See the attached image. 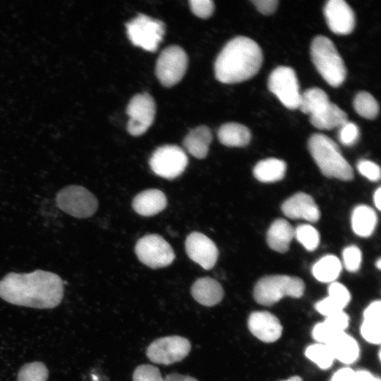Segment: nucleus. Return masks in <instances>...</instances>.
<instances>
[{"label": "nucleus", "mask_w": 381, "mask_h": 381, "mask_svg": "<svg viewBox=\"0 0 381 381\" xmlns=\"http://www.w3.org/2000/svg\"><path fill=\"white\" fill-rule=\"evenodd\" d=\"M63 296L64 282L51 272H11L0 280V298L13 305L50 309L59 305Z\"/></svg>", "instance_id": "f257e3e1"}, {"label": "nucleus", "mask_w": 381, "mask_h": 381, "mask_svg": "<svg viewBox=\"0 0 381 381\" xmlns=\"http://www.w3.org/2000/svg\"><path fill=\"white\" fill-rule=\"evenodd\" d=\"M262 60L258 43L249 37L238 36L229 41L217 56L214 75L223 83H241L257 74Z\"/></svg>", "instance_id": "f03ea898"}, {"label": "nucleus", "mask_w": 381, "mask_h": 381, "mask_svg": "<svg viewBox=\"0 0 381 381\" xmlns=\"http://www.w3.org/2000/svg\"><path fill=\"white\" fill-rule=\"evenodd\" d=\"M308 145L311 156L324 176L343 181L353 178L351 167L332 139L322 133H314Z\"/></svg>", "instance_id": "7ed1b4c3"}, {"label": "nucleus", "mask_w": 381, "mask_h": 381, "mask_svg": "<svg viewBox=\"0 0 381 381\" xmlns=\"http://www.w3.org/2000/svg\"><path fill=\"white\" fill-rule=\"evenodd\" d=\"M310 52L322 78L334 87L340 86L346 79V68L332 40L323 35L316 36L311 42Z\"/></svg>", "instance_id": "20e7f679"}, {"label": "nucleus", "mask_w": 381, "mask_h": 381, "mask_svg": "<svg viewBox=\"0 0 381 381\" xmlns=\"http://www.w3.org/2000/svg\"><path fill=\"white\" fill-rule=\"evenodd\" d=\"M305 284L296 277L284 274L265 276L260 279L253 290L255 301L263 306H271L284 296L300 298L303 295Z\"/></svg>", "instance_id": "39448f33"}, {"label": "nucleus", "mask_w": 381, "mask_h": 381, "mask_svg": "<svg viewBox=\"0 0 381 381\" xmlns=\"http://www.w3.org/2000/svg\"><path fill=\"white\" fill-rule=\"evenodd\" d=\"M56 202L62 211L80 219L92 216L98 208V200L95 195L78 185L61 188L56 195Z\"/></svg>", "instance_id": "423d86ee"}, {"label": "nucleus", "mask_w": 381, "mask_h": 381, "mask_svg": "<svg viewBox=\"0 0 381 381\" xmlns=\"http://www.w3.org/2000/svg\"><path fill=\"white\" fill-rule=\"evenodd\" d=\"M126 30L132 44L153 52L162 40L165 26L161 20L140 13L126 23Z\"/></svg>", "instance_id": "0eeeda50"}, {"label": "nucleus", "mask_w": 381, "mask_h": 381, "mask_svg": "<svg viewBox=\"0 0 381 381\" xmlns=\"http://www.w3.org/2000/svg\"><path fill=\"white\" fill-rule=\"evenodd\" d=\"M135 253L142 263L152 269L167 267L175 258L172 247L158 234L140 238L135 246Z\"/></svg>", "instance_id": "6e6552de"}, {"label": "nucleus", "mask_w": 381, "mask_h": 381, "mask_svg": "<svg viewBox=\"0 0 381 381\" xmlns=\"http://www.w3.org/2000/svg\"><path fill=\"white\" fill-rule=\"evenodd\" d=\"M188 56L179 46L171 45L159 54L155 66V73L162 85L170 87L177 84L184 76L188 67Z\"/></svg>", "instance_id": "1a4fd4ad"}, {"label": "nucleus", "mask_w": 381, "mask_h": 381, "mask_svg": "<svg viewBox=\"0 0 381 381\" xmlns=\"http://www.w3.org/2000/svg\"><path fill=\"white\" fill-rule=\"evenodd\" d=\"M267 86L285 107L291 110L298 109L299 83L291 67L280 66L274 69L269 76Z\"/></svg>", "instance_id": "9d476101"}, {"label": "nucleus", "mask_w": 381, "mask_h": 381, "mask_svg": "<svg viewBox=\"0 0 381 381\" xmlns=\"http://www.w3.org/2000/svg\"><path fill=\"white\" fill-rule=\"evenodd\" d=\"M188 162V157L182 148L175 145H165L154 151L149 164L157 176L174 179L184 171Z\"/></svg>", "instance_id": "9b49d317"}, {"label": "nucleus", "mask_w": 381, "mask_h": 381, "mask_svg": "<svg viewBox=\"0 0 381 381\" xmlns=\"http://www.w3.org/2000/svg\"><path fill=\"white\" fill-rule=\"evenodd\" d=\"M191 349L186 338L172 335L153 341L146 350L148 359L157 364L171 365L185 358Z\"/></svg>", "instance_id": "f8f14e48"}, {"label": "nucleus", "mask_w": 381, "mask_h": 381, "mask_svg": "<svg viewBox=\"0 0 381 381\" xmlns=\"http://www.w3.org/2000/svg\"><path fill=\"white\" fill-rule=\"evenodd\" d=\"M126 112L129 116L128 132L133 136L141 135L154 121L156 113L155 100L148 93L137 94L129 101Z\"/></svg>", "instance_id": "ddd939ff"}, {"label": "nucleus", "mask_w": 381, "mask_h": 381, "mask_svg": "<svg viewBox=\"0 0 381 381\" xmlns=\"http://www.w3.org/2000/svg\"><path fill=\"white\" fill-rule=\"evenodd\" d=\"M188 256L205 270L213 268L217 262L219 251L215 243L205 234L194 231L185 241Z\"/></svg>", "instance_id": "4468645a"}, {"label": "nucleus", "mask_w": 381, "mask_h": 381, "mask_svg": "<svg viewBox=\"0 0 381 381\" xmlns=\"http://www.w3.org/2000/svg\"><path fill=\"white\" fill-rule=\"evenodd\" d=\"M324 14L329 28L337 35H349L355 27V15L344 0H329L324 7Z\"/></svg>", "instance_id": "2eb2a0df"}, {"label": "nucleus", "mask_w": 381, "mask_h": 381, "mask_svg": "<svg viewBox=\"0 0 381 381\" xmlns=\"http://www.w3.org/2000/svg\"><path fill=\"white\" fill-rule=\"evenodd\" d=\"M248 327L255 337L266 343L276 341L282 334L280 321L267 311L252 313L248 320Z\"/></svg>", "instance_id": "dca6fc26"}, {"label": "nucleus", "mask_w": 381, "mask_h": 381, "mask_svg": "<svg viewBox=\"0 0 381 381\" xmlns=\"http://www.w3.org/2000/svg\"><path fill=\"white\" fill-rule=\"evenodd\" d=\"M283 213L291 219H303L310 222H317L320 217V210L313 198L303 192L295 193L282 205Z\"/></svg>", "instance_id": "f3484780"}, {"label": "nucleus", "mask_w": 381, "mask_h": 381, "mask_svg": "<svg viewBox=\"0 0 381 381\" xmlns=\"http://www.w3.org/2000/svg\"><path fill=\"white\" fill-rule=\"evenodd\" d=\"M327 291L328 296L315 305V310L325 317L343 311L351 300L348 289L339 282L330 283Z\"/></svg>", "instance_id": "a211bd4d"}, {"label": "nucleus", "mask_w": 381, "mask_h": 381, "mask_svg": "<svg viewBox=\"0 0 381 381\" xmlns=\"http://www.w3.org/2000/svg\"><path fill=\"white\" fill-rule=\"evenodd\" d=\"M193 298L205 306H214L218 304L224 297L222 285L214 279L204 277L194 282L190 288Z\"/></svg>", "instance_id": "6ab92c4d"}, {"label": "nucleus", "mask_w": 381, "mask_h": 381, "mask_svg": "<svg viewBox=\"0 0 381 381\" xmlns=\"http://www.w3.org/2000/svg\"><path fill=\"white\" fill-rule=\"evenodd\" d=\"M349 322V315L344 311L327 316L313 329V338L318 343L328 344L339 334L345 332Z\"/></svg>", "instance_id": "aec40b11"}, {"label": "nucleus", "mask_w": 381, "mask_h": 381, "mask_svg": "<svg viewBox=\"0 0 381 381\" xmlns=\"http://www.w3.org/2000/svg\"><path fill=\"white\" fill-rule=\"evenodd\" d=\"M167 205V197L158 189H147L138 193L133 200L135 212L144 217H151L162 212Z\"/></svg>", "instance_id": "412c9836"}, {"label": "nucleus", "mask_w": 381, "mask_h": 381, "mask_svg": "<svg viewBox=\"0 0 381 381\" xmlns=\"http://www.w3.org/2000/svg\"><path fill=\"white\" fill-rule=\"evenodd\" d=\"M361 334L369 343L379 344L381 342L380 301H373L365 309Z\"/></svg>", "instance_id": "4be33fe9"}, {"label": "nucleus", "mask_w": 381, "mask_h": 381, "mask_svg": "<svg viewBox=\"0 0 381 381\" xmlns=\"http://www.w3.org/2000/svg\"><path fill=\"white\" fill-rule=\"evenodd\" d=\"M212 140L210 129L205 126H198L190 131L185 136L183 145L185 150L198 159L207 157Z\"/></svg>", "instance_id": "5701e85b"}, {"label": "nucleus", "mask_w": 381, "mask_h": 381, "mask_svg": "<svg viewBox=\"0 0 381 381\" xmlns=\"http://www.w3.org/2000/svg\"><path fill=\"white\" fill-rule=\"evenodd\" d=\"M294 238V229L284 219H277L267 233V243L270 248L279 253H285Z\"/></svg>", "instance_id": "b1692460"}, {"label": "nucleus", "mask_w": 381, "mask_h": 381, "mask_svg": "<svg viewBox=\"0 0 381 381\" xmlns=\"http://www.w3.org/2000/svg\"><path fill=\"white\" fill-rule=\"evenodd\" d=\"M334 359L345 364L354 363L359 357L360 349L354 338L345 332L339 334L328 344Z\"/></svg>", "instance_id": "393cba45"}, {"label": "nucleus", "mask_w": 381, "mask_h": 381, "mask_svg": "<svg viewBox=\"0 0 381 381\" xmlns=\"http://www.w3.org/2000/svg\"><path fill=\"white\" fill-rule=\"evenodd\" d=\"M347 121L348 116L346 112L332 102L320 112L310 116V123L321 130L340 128Z\"/></svg>", "instance_id": "a878e982"}, {"label": "nucleus", "mask_w": 381, "mask_h": 381, "mask_svg": "<svg viewBox=\"0 0 381 381\" xmlns=\"http://www.w3.org/2000/svg\"><path fill=\"white\" fill-rule=\"evenodd\" d=\"M377 222L375 210L365 205L356 207L352 212L351 223L353 232L361 237H368L374 231Z\"/></svg>", "instance_id": "bb28decb"}, {"label": "nucleus", "mask_w": 381, "mask_h": 381, "mask_svg": "<svg viewBox=\"0 0 381 381\" xmlns=\"http://www.w3.org/2000/svg\"><path fill=\"white\" fill-rule=\"evenodd\" d=\"M217 136L219 142L225 146L243 147L250 143L251 133L246 126L229 122L220 126Z\"/></svg>", "instance_id": "cd10ccee"}, {"label": "nucleus", "mask_w": 381, "mask_h": 381, "mask_svg": "<svg viewBox=\"0 0 381 381\" xmlns=\"http://www.w3.org/2000/svg\"><path fill=\"white\" fill-rule=\"evenodd\" d=\"M286 164L277 158H268L258 162L253 168L256 179L263 183H273L282 180L286 173Z\"/></svg>", "instance_id": "c85d7f7f"}, {"label": "nucleus", "mask_w": 381, "mask_h": 381, "mask_svg": "<svg viewBox=\"0 0 381 381\" xmlns=\"http://www.w3.org/2000/svg\"><path fill=\"white\" fill-rule=\"evenodd\" d=\"M329 103L327 94L321 88L313 87L301 94L298 109L310 116L320 112Z\"/></svg>", "instance_id": "c756f323"}, {"label": "nucleus", "mask_w": 381, "mask_h": 381, "mask_svg": "<svg viewBox=\"0 0 381 381\" xmlns=\"http://www.w3.org/2000/svg\"><path fill=\"white\" fill-rule=\"evenodd\" d=\"M341 269V261L337 256L327 255L313 265L312 274L319 282L332 283L338 278Z\"/></svg>", "instance_id": "7c9ffc66"}, {"label": "nucleus", "mask_w": 381, "mask_h": 381, "mask_svg": "<svg viewBox=\"0 0 381 381\" xmlns=\"http://www.w3.org/2000/svg\"><path fill=\"white\" fill-rule=\"evenodd\" d=\"M353 107L358 114L367 119L376 118L380 110L377 100L365 91L356 94L353 99Z\"/></svg>", "instance_id": "2f4dec72"}, {"label": "nucleus", "mask_w": 381, "mask_h": 381, "mask_svg": "<svg viewBox=\"0 0 381 381\" xmlns=\"http://www.w3.org/2000/svg\"><path fill=\"white\" fill-rule=\"evenodd\" d=\"M305 356L323 370L330 368L334 360L328 345L322 343L308 346L305 351Z\"/></svg>", "instance_id": "473e14b6"}, {"label": "nucleus", "mask_w": 381, "mask_h": 381, "mask_svg": "<svg viewBox=\"0 0 381 381\" xmlns=\"http://www.w3.org/2000/svg\"><path fill=\"white\" fill-rule=\"evenodd\" d=\"M49 370L45 364L34 361L24 364L18 371L17 381H47Z\"/></svg>", "instance_id": "72a5a7b5"}, {"label": "nucleus", "mask_w": 381, "mask_h": 381, "mask_svg": "<svg viewBox=\"0 0 381 381\" xmlns=\"http://www.w3.org/2000/svg\"><path fill=\"white\" fill-rule=\"evenodd\" d=\"M294 237L309 251L315 250L320 244V234L310 224H303L298 225L294 229Z\"/></svg>", "instance_id": "f704fd0d"}, {"label": "nucleus", "mask_w": 381, "mask_h": 381, "mask_svg": "<svg viewBox=\"0 0 381 381\" xmlns=\"http://www.w3.org/2000/svg\"><path fill=\"white\" fill-rule=\"evenodd\" d=\"M343 262L345 268L351 272L360 269L362 253L358 247L352 245L346 247L342 252Z\"/></svg>", "instance_id": "c9c22d12"}, {"label": "nucleus", "mask_w": 381, "mask_h": 381, "mask_svg": "<svg viewBox=\"0 0 381 381\" xmlns=\"http://www.w3.org/2000/svg\"><path fill=\"white\" fill-rule=\"evenodd\" d=\"M133 381H163L159 370L152 365H138L133 373Z\"/></svg>", "instance_id": "e433bc0d"}, {"label": "nucleus", "mask_w": 381, "mask_h": 381, "mask_svg": "<svg viewBox=\"0 0 381 381\" xmlns=\"http://www.w3.org/2000/svg\"><path fill=\"white\" fill-rule=\"evenodd\" d=\"M359 135L358 127L349 121L339 128V139L344 145H353L357 143Z\"/></svg>", "instance_id": "4c0bfd02"}, {"label": "nucleus", "mask_w": 381, "mask_h": 381, "mask_svg": "<svg viewBox=\"0 0 381 381\" xmlns=\"http://www.w3.org/2000/svg\"><path fill=\"white\" fill-rule=\"evenodd\" d=\"M189 4L192 12L200 18H207L214 12V4L210 0H190Z\"/></svg>", "instance_id": "58836bf2"}, {"label": "nucleus", "mask_w": 381, "mask_h": 381, "mask_svg": "<svg viewBox=\"0 0 381 381\" xmlns=\"http://www.w3.org/2000/svg\"><path fill=\"white\" fill-rule=\"evenodd\" d=\"M357 169L358 171L368 180L377 181L380 179V167L375 162L363 159L358 162Z\"/></svg>", "instance_id": "ea45409f"}, {"label": "nucleus", "mask_w": 381, "mask_h": 381, "mask_svg": "<svg viewBox=\"0 0 381 381\" xmlns=\"http://www.w3.org/2000/svg\"><path fill=\"white\" fill-rule=\"evenodd\" d=\"M252 3L261 13L270 15L276 11L279 1L277 0H254Z\"/></svg>", "instance_id": "a19ab883"}, {"label": "nucleus", "mask_w": 381, "mask_h": 381, "mask_svg": "<svg viewBox=\"0 0 381 381\" xmlns=\"http://www.w3.org/2000/svg\"><path fill=\"white\" fill-rule=\"evenodd\" d=\"M355 371L350 368H343L334 373L331 381H353Z\"/></svg>", "instance_id": "79ce46f5"}, {"label": "nucleus", "mask_w": 381, "mask_h": 381, "mask_svg": "<svg viewBox=\"0 0 381 381\" xmlns=\"http://www.w3.org/2000/svg\"><path fill=\"white\" fill-rule=\"evenodd\" d=\"M353 381H380V379L375 377L369 371L359 370L355 371Z\"/></svg>", "instance_id": "37998d69"}, {"label": "nucleus", "mask_w": 381, "mask_h": 381, "mask_svg": "<svg viewBox=\"0 0 381 381\" xmlns=\"http://www.w3.org/2000/svg\"><path fill=\"white\" fill-rule=\"evenodd\" d=\"M163 381H198L196 378L189 375H181L179 373H172L168 374Z\"/></svg>", "instance_id": "c03bdc74"}, {"label": "nucleus", "mask_w": 381, "mask_h": 381, "mask_svg": "<svg viewBox=\"0 0 381 381\" xmlns=\"http://www.w3.org/2000/svg\"><path fill=\"white\" fill-rule=\"evenodd\" d=\"M373 202L377 210L381 209V188L379 187L373 195Z\"/></svg>", "instance_id": "a18cd8bd"}, {"label": "nucleus", "mask_w": 381, "mask_h": 381, "mask_svg": "<svg viewBox=\"0 0 381 381\" xmlns=\"http://www.w3.org/2000/svg\"><path fill=\"white\" fill-rule=\"evenodd\" d=\"M284 381H303V380L301 377L296 375V376L291 377L288 380H284Z\"/></svg>", "instance_id": "49530a36"}, {"label": "nucleus", "mask_w": 381, "mask_h": 381, "mask_svg": "<svg viewBox=\"0 0 381 381\" xmlns=\"http://www.w3.org/2000/svg\"><path fill=\"white\" fill-rule=\"evenodd\" d=\"M375 266L377 267V269H381V259L378 258L377 260L375 262Z\"/></svg>", "instance_id": "de8ad7c7"}]
</instances>
